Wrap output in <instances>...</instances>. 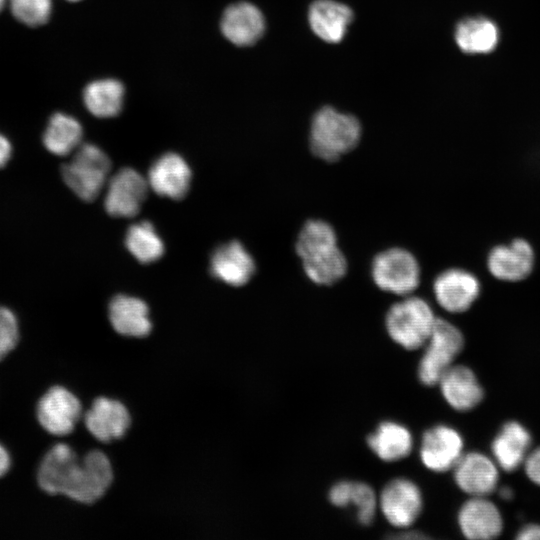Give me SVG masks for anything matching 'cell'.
<instances>
[{"label": "cell", "mask_w": 540, "mask_h": 540, "mask_svg": "<svg viewBox=\"0 0 540 540\" xmlns=\"http://www.w3.org/2000/svg\"><path fill=\"white\" fill-rule=\"evenodd\" d=\"M83 413L79 398L68 388L50 387L38 400L36 418L50 435L63 437L71 434Z\"/></svg>", "instance_id": "obj_8"}, {"label": "cell", "mask_w": 540, "mask_h": 540, "mask_svg": "<svg viewBox=\"0 0 540 540\" xmlns=\"http://www.w3.org/2000/svg\"><path fill=\"white\" fill-rule=\"evenodd\" d=\"M372 452L385 462H395L407 457L413 447V436L404 425L384 421L367 437Z\"/></svg>", "instance_id": "obj_25"}, {"label": "cell", "mask_w": 540, "mask_h": 540, "mask_svg": "<svg viewBox=\"0 0 540 540\" xmlns=\"http://www.w3.org/2000/svg\"><path fill=\"white\" fill-rule=\"evenodd\" d=\"M125 245L129 252L143 264L157 261L164 253L163 241L154 226L148 221H142L129 227L125 237Z\"/></svg>", "instance_id": "obj_29"}, {"label": "cell", "mask_w": 540, "mask_h": 540, "mask_svg": "<svg viewBox=\"0 0 540 540\" xmlns=\"http://www.w3.org/2000/svg\"><path fill=\"white\" fill-rule=\"evenodd\" d=\"M524 467L528 478L540 486V447L526 456Z\"/></svg>", "instance_id": "obj_33"}, {"label": "cell", "mask_w": 540, "mask_h": 540, "mask_svg": "<svg viewBox=\"0 0 540 540\" xmlns=\"http://www.w3.org/2000/svg\"><path fill=\"white\" fill-rule=\"evenodd\" d=\"M436 319L427 301L407 295L388 309L385 327L390 338L399 346L416 350L428 341Z\"/></svg>", "instance_id": "obj_3"}, {"label": "cell", "mask_w": 540, "mask_h": 540, "mask_svg": "<svg viewBox=\"0 0 540 540\" xmlns=\"http://www.w3.org/2000/svg\"><path fill=\"white\" fill-rule=\"evenodd\" d=\"M438 384L446 402L457 411L473 409L484 396L474 372L464 365L449 367Z\"/></svg>", "instance_id": "obj_21"}, {"label": "cell", "mask_w": 540, "mask_h": 540, "mask_svg": "<svg viewBox=\"0 0 540 540\" xmlns=\"http://www.w3.org/2000/svg\"><path fill=\"white\" fill-rule=\"evenodd\" d=\"M147 181L159 196L180 200L189 190L191 169L180 155L166 153L150 167Z\"/></svg>", "instance_id": "obj_16"}, {"label": "cell", "mask_w": 540, "mask_h": 540, "mask_svg": "<svg viewBox=\"0 0 540 540\" xmlns=\"http://www.w3.org/2000/svg\"><path fill=\"white\" fill-rule=\"evenodd\" d=\"M295 251L306 276L315 284L332 285L347 272V259L338 247L336 232L324 220L305 222L297 236Z\"/></svg>", "instance_id": "obj_1"}, {"label": "cell", "mask_w": 540, "mask_h": 540, "mask_svg": "<svg viewBox=\"0 0 540 540\" xmlns=\"http://www.w3.org/2000/svg\"><path fill=\"white\" fill-rule=\"evenodd\" d=\"M19 340L20 326L16 314L0 305V361L16 348Z\"/></svg>", "instance_id": "obj_32"}, {"label": "cell", "mask_w": 540, "mask_h": 540, "mask_svg": "<svg viewBox=\"0 0 540 540\" xmlns=\"http://www.w3.org/2000/svg\"><path fill=\"white\" fill-rule=\"evenodd\" d=\"M131 423L128 408L121 401L104 396L95 398L84 414L86 429L103 443L123 438Z\"/></svg>", "instance_id": "obj_11"}, {"label": "cell", "mask_w": 540, "mask_h": 540, "mask_svg": "<svg viewBox=\"0 0 540 540\" xmlns=\"http://www.w3.org/2000/svg\"><path fill=\"white\" fill-rule=\"evenodd\" d=\"M4 2H5V0H0V10L2 9V7L4 5Z\"/></svg>", "instance_id": "obj_39"}, {"label": "cell", "mask_w": 540, "mask_h": 540, "mask_svg": "<svg viewBox=\"0 0 540 540\" xmlns=\"http://www.w3.org/2000/svg\"><path fill=\"white\" fill-rule=\"evenodd\" d=\"M361 125L356 117L323 107L313 117L310 128V149L326 162L339 160L360 141Z\"/></svg>", "instance_id": "obj_2"}, {"label": "cell", "mask_w": 540, "mask_h": 540, "mask_svg": "<svg viewBox=\"0 0 540 540\" xmlns=\"http://www.w3.org/2000/svg\"><path fill=\"white\" fill-rule=\"evenodd\" d=\"M516 538L520 540H540V525L529 524L522 527Z\"/></svg>", "instance_id": "obj_35"}, {"label": "cell", "mask_w": 540, "mask_h": 540, "mask_svg": "<svg viewBox=\"0 0 540 540\" xmlns=\"http://www.w3.org/2000/svg\"><path fill=\"white\" fill-rule=\"evenodd\" d=\"M374 283L383 291L407 296L420 283V266L408 250L393 247L378 253L371 264Z\"/></svg>", "instance_id": "obj_6"}, {"label": "cell", "mask_w": 540, "mask_h": 540, "mask_svg": "<svg viewBox=\"0 0 540 540\" xmlns=\"http://www.w3.org/2000/svg\"><path fill=\"white\" fill-rule=\"evenodd\" d=\"M220 28L224 37L234 45L250 46L262 37L265 19L255 5L238 2L225 9Z\"/></svg>", "instance_id": "obj_17"}, {"label": "cell", "mask_w": 540, "mask_h": 540, "mask_svg": "<svg viewBox=\"0 0 540 540\" xmlns=\"http://www.w3.org/2000/svg\"><path fill=\"white\" fill-rule=\"evenodd\" d=\"M13 153L12 144L7 137L0 133V168L5 167Z\"/></svg>", "instance_id": "obj_34"}, {"label": "cell", "mask_w": 540, "mask_h": 540, "mask_svg": "<svg viewBox=\"0 0 540 540\" xmlns=\"http://www.w3.org/2000/svg\"><path fill=\"white\" fill-rule=\"evenodd\" d=\"M458 524L463 535L472 540H488L499 536L503 521L497 506L485 497H472L458 513Z\"/></svg>", "instance_id": "obj_18"}, {"label": "cell", "mask_w": 540, "mask_h": 540, "mask_svg": "<svg viewBox=\"0 0 540 540\" xmlns=\"http://www.w3.org/2000/svg\"><path fill=\"white\" fill-rule=\"evenodd\" d=\"M148 181L132 168H122L109 178L104 206L114 217H134L148 193Z\"/></svg>", "instance_id": "obj_10"}, {"label": "cell", "mask_w": 540, "mask_h": 540, "mask_svg": "<svg viewBox=\"0 0 540 540\" xmlns=\"http://www.w3.org/2000/svg\"><path fill=\"white\" fill-rule=\"evenodd\" d=\"M394 538H401V539H405V538H412V539H419V538H427V536L425 535H422L420 533H417V532H406V533H401L400 535L398 536H394Z\"/></svg>", "instance_id": "obj_37"}, {"label": "cell", "mask_w": 540, "mask_h": 540, "mask_svg": "<svg viewBox=\"0 0 540 540\" xmlns=\"http://www.w3.org/2000/svg\"><path fill=\"white\" fill-rule=\"evenodd\" d=\"M463 439L454 428L440 424L425 431L422 436L420 457L426 468L444 472L455 466L462 456Z\"/></svg>", "instance_id": "obj_13"}, {"label": "cell", "mask_w": 540, "mask_h": 540, "mask_svg": "<svg viewBox=\"0 0 540 540\" xmlns=\"http://www.w3.org/2000/svg\"><path fill=\"white\" fill-rule=\"evenodd\" d=\"M108 315L113 329L120 335L142 338L152 330L149 308L139 298L122 294L114 296L109 303Z\"/></svg>", "instance_id": "obj_22"}, {"label": "cell", "mask_w": 540, "mask_h": 540, "mask_svg": "<svg viewBox=\"0 0 540 540\" xmlns=\"http://www.w3.org/2000/svg\"><path fill=\"white\" fill-rule=\"evenodd\" d=\"M113 479L108 456L100 450H91L75 465L63 496L81 504H93L106 494Z\"/></svg>", "instance_id": "obj_7"}, {"label": "cell", "mask_w": 540, "mask_h": 540, "mask_svg": "<svg viewBox=\"0 0 540 540\" xmlns=\"http://www.w3.org/2000/svg\"><path fill=\"white\" fill-rule=\"evenodd\" d=\"M76 451L65 443L53 445L43 456L37 469L39 488L48 495H63L70 474L78 463Z\"/></svg>", "instance_id": "obj_20"}, {"label": "cell", "mask_w": 540, "mask_h": 540, "mask_svg": "<svg viewBox=\"0 0 540 540\" xmlns=\"http://www.w3.org/2000/svg\"><path fill=\"white\" fill-rule=\"evenodd\" d=\"M123 84L112 78L90 82L83 91L87 110L99 118H110L119 114L124 100Z\"/></svg>", "instance_id": "obj_26"}, {"label": "cell", "mask_w": 540, "mask_h": 540, "mask_svg": "<svg viewBox=\"0 0 540 540\" xmlns=\"http://www.w3.org/2000/svg\"><path fill=\"white\" fill-rule=\"evenodd\" d=\"M499 39L497 26L483 17L468 18L455 30V40L459 48L467 53H487L492 51Z\"/></svg>", "instance_id": "obj_28"}, {"label": "cell", "mask_w": 540, "mask_h": 540, "mask_svg": "<svg viewBox=\"0 0 540 540\" xmlns=\"http://www.w3.org/2000/svg\"><path fill=\"white\" fill-rule=\"evenodd\" d=\"M453 469L457 486L472 497H485L497 487V467L482 453L462 454Z\"/></svg>", "instance_id": "obj_14"}, {"label": "cell", "mask_w": 540, "mask_h": 540, "mask_svg": "<svg viewBox=\"0 0 540 540\" xmlns=\"http://www.w3.org/2000/svg\"><path fill=\"white\" fill-rule=\"evenodd\" d=\"M373 488L364 482L350 481L346 506L354 505L357 519L361 525H370L376 514L378 505Z\"/></svg>", "instance_id": "obj_30"}, {"label": "cell", "mask_w": 540, "mask_h": 540, "mask_svg": "<svg viewBox=\"0 0 540 540\" xmlns=\"http://www.w3.org/2000/svg\"><path fill=\"white\" fill-rule=\"evenodd\" d=\"M83 129L74 117L56 113L51 116L43 134L45 148L56 156H67L81 145Z\"/></svg>", "instance_id": "obj_27"}, {"label": "cell", "mask_w": 540, "mask_h": 540, "mask_svg": "<svg viewBox=\"0 0 540 540\" xmlns=\"http://www.w3.org/2000/svg\"><path fill=\"white\" fill-rule=\"evenodd\" d=\"M499 495L504 500H510L513 497V491L509 487H502L499 491Z\"/></svg>", "instance_id": "obj_38"}, {"label": "cell", "mask_w": 540, "mask_h": 540, "mask_svg": "<svg viewBox=\"0 0 540 540\" xmlns=\"http://www.w3.org/2000/svg\"><path fill=\"white\" fill-rule=\"evenodd\" d=\"M379 507L392 526L408 528L421 513L423 507L421 490L409 479L395 478L382 489Z\"/></svg>", "instance_id": "obj_9"}, {"label": "cell", "mask_w": 540, "mask_h": 540, "mask_svg": "<svg viewBox=\"0 0 540 540\" xmlns=\"http://www.w3.org/2000/svg\"><path fill=\"white\" fill-rule=\"evenodd\" d=\"M110 170L109 157L96 145L86 143L62 166L61 174L74 194L84 201H93L109 180Z\"/></svg>", "instance_id": "obj_4"}, {"label": "cell", "mask_w": 540, "mask_h": 540, "mask_svg": "<svg viewBox=\"0 0 540 540\" xmlns=\"http://www.w3.org/2000/svg\"><path fill=\"white\" fill-rule=\"evenodd\" d=\"M14 17L25 25L36 27L45 24L51 15V0H10Z\"/></svg>", "instance_id": "obj_31"}, {"label": "cell", "mask_w": 540, "mask_h": 540, "mask_svg": "<svg viewBox=\"0 0 540 540\" xmlns=\"http://www.w3.org/2000/svg\"><path fill=\"white\" fill-rule=\"evenodd\" d=\"M533 264V249L524 239H515L507 245L495 246L487 257V267L492 276L508 282L521 281L528 277Z\"/></svg>", "instance_id": "obj_15"}, {"label": "cell", "mask_w": 540, "mask_h": 540, "mask_svg": "<svg viewBox=\"0 0 540 540\" xmlns=\"http://www.w3.org/2000/svg\"><path fill=\"white\" fill-rule=\"evenodd\" d=\"M68 1H71V2H77V1H80V0H68Z\"/></svg>", "instance_id": "obj_40"}, {"label": "cell", "mask_w": 540, "mask_h": 540, "mask_svg": "<svg viewBox=\"0 0 540 540\" xmlns=\"http://www.w3.org/2000/svg\"><path fill=\"white\" fill-rule=\"evenodd\" d=\"M433 292L436 301L444 310L461 313L468 310L479 296L480 282L466 270L451 268L435 278Z\"/></svg>", "instance_id": "obj_12"}, {"label": "cell", "mask_w": 540, "mask_h": 540, "mask_svg": "<svg viewBox=\"0 0 540 540\" xmlns=\"http://www.w3.org/2000/svg\"><path fill=\"white\" fill-rule=\"evenodd\" d=\"M418 365V378L426 386L438 384L464 345L462 332L445 319L437 318Z\"/></svg>", "instance_id": "obj_5"}, {"label": "cell", "mask_w": 540, "mask_h": 540, "mask_svg": "<svg viewBox=\"0 0 540 540\" xmlns=\"http://www.w3.org/2000/svg\"><path fill=\"white\" fill-rule=\"evenodd\" d=\"M255 269L253 257L236 240L219 246L210 260L211 274L224 283L236 287L249 282Z\"/></svg>", "instance_id": "obj_19"}, {"label": "cell", "mask_w": 540, "mask_h": 540, "mask_svg": "<svg viewBox=\"0 0 540 540\" xmlns=\"http://www.w3.org/2000/svg\"><path fill=\"white\" fill-rule=\"evenodd\" d=\"M308 19L319 38L328 43H339L353 20V12L342 3L317 0L309 8Z\"/></svg>", "instance_id": "obj_23"}, {"label": "cell", "mask_w": 540, "mask_h": 540, "mask_svg": "<svg viewBox=\"0 0 540 540\" xmlns=\"http://www.w3.org/2000/svg\"><path fill=\"white\" fill-rule=\"evenodd\" d=\"M530 444L528 430L517 421H509L494 438L491 449L497 464L504 471L511 472L524 462Z\"/></svg>", "instance_id": "obj_24"}, {"label": "cell", "mask_w": 540, "mask_h": 540, "mask_svg": "<svg viewBox=\"0 0 540 540\" xmlns=\"http://www.w3.org/2000/svg\"><path fill=\"white\" fill-rule=\"evenodd\" d=\"M11 468V456L9 451L0 443V478L8 473Z\"/></svg>", "instance_id": "obj_36"}]
</instances>
